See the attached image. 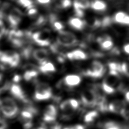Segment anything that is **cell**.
Instances as JSON below:
<instances>
[{"instance_id": "24", "label": "cell", "mask_w": 129, "mask_h": 129, "mask_svg": "<svg viewBox=\"0 0 129 129\" xmlns=\"http://www.w3.org/2000/svg\"><path fill=\"white\" fill-rule=\"evenodd\" d=\"M38 75V71L34 68L28 69L25 71L24 74V78L26 81H30V80L35 79L37 77Z\"/></svg>"}, {"instance_id": "27", "label": "cell", "mask_w": 129, "mask_h": 129, "mask_svg": "<svg viewBox=\"0 0 129 129\" xmlns=\"http://www.w3.org/2000/svg\"><path fill=\"white\" fill-rule=\"evenodd\" d=\"M98 112L96 110H92V111L87 113L84 117L85 122L87 123L93 122L98 117Z\"/></svg>"}, {"instance_id": "13", "label": "cell", "mask_w": 129, "mask_h": 129, "mask_svg": "<svg viewBox=\"0 0 129 129\" xmlns=\"http://www.w3.org/2000/svg\"><path fill=\"white\" fill-rule=\"evenodd\" d=\"M97 41L101 49L104 50H110L114 45L112 38L108 35H102L98 37Z\"/></svg>"}, {"instance_id": "16", "label": "cell", "mask_w": 129, "mask_h": 129, "mask_svg": "<svg viewBox=\"0 0 129 129\" xmlns=\"http://www.w3.org/2000/svg\"><path fill=\"white\" fill-rule=\"evenodd\" d=\"M5 53L9 68H14L18 66L20 62L19 54L13 50H6Z\"/></svg>"}, {"instance_id": "21", "label": "cell", "mask_w": 129, "mask_h": 129, "mask_svg": "<svg viewBox=\"0 0 129 129\" xmlns=\"http://www.w3.org/2000/svg\"><path fill=\"white\" fill-rule=\"evenodd\" d=\"M113 20L118 24L129 26V15L123 11H119L114 14Z\"/></svg>"}, {"instance_id": "12", "label": "cell", "mask_w": 129, "mask_h": 129, "mask_svg": "<svg viewBox=\"0 0 129 129\" xmlns=\"http://www.w3.org/2000/svg\"><path fill=\"white\" fill-rule=\"evenodd\" d=\"M57 111L54 105H49L46 107L43 112V120L47 123L54 122L57 118Z\"/></svg>"}, {"instance_id": "11", "label": "cell", "mask_w": 129, "mask_h": 129, "mask_svg": "<svg viewBox=\"0 0 129 129\" xmlns=\"http://www.w3.org/2000/svg\"><path fill=\"white\" fill-rule=\"evenodd\" d=\"M91 4L89 0H73V8L77 17H83L84 10L88 9L91 6Z\"/></svg>"}, {"instance_id": "15", "label": "cell", "mask_w": 129, "mask_h": 129, "mask_svg": "<svg viewBox=\"0 0 129 129\" xmlns=\"http://www.w3.org/2000/svg\"><path fill=\"white\" fill-rule=\"evenodd\" d=\"M63 81L66 86L72 88L79 86L81 83V78L77 75L69 74L64 77Z\"/></svg>"}, {"instance_id": "30", "label": "cell", "mask_w": 129, "mask_h": 129, "mask_svg": "<svg viewBox=\"0 0 129 129\" xmlns=\"http://www.w3.org/2000/svg\"><path fill=\"white\" fill-rule=\"evenodd\" d=\"M121 72L129 77V59L121 64Z\"/></svg>"}, {"instance_id": "3", "label": "cell", "mask_w": 129, "mask_h": 129, "mask_svg": "<svg viewBox=\"0 0 129 129\" xmlns=\"http://www.w3.org/2000/svg\"><path fill=\"white\" fill-rule=\"evenodd\" d=\"M52 96V90L50 85L41 82L36 85L34 92V98L36 101H46Z\"/></svg>"}, {"instance_id": "17", "label": "cell", "mask_w": 129, "mask_h": 129, "mask_svg": "<svg viewBox=\"0 0 129 129\" xmlns=\"http://www.w3.org/2000/svg\"><path fill=\"white\" fill-rule=\"evenodd\" d=\"M10 92L14 98L24 102L27 101V98L25 92L19 85L13 84L10 87Z\"/></svg>"}, {"instance_id": "34", "label": "cell", "mask_w": 129, "mask_h": 129, "mask_svg": "<svg viewBox=\"0 0 129 129\" xmlns=\"http://www.w3.org/2000/svg\"><path fill=\"white\" fill-rule=\"evenodd\" d=\"M36 1L41 5H48L51 2V0H36Z\"/></svg>"}, {"instance_id": "23", "label": "cell", "mask_w": 129, "mask_h": 129, "mask_svg": "<svg viewBox=\"0 0 129 129\" xmlns=\"http://www.w3.org/2000/svg\"><path fill=\"white\" fill-rule=\"evenodd\" d=\"M92 9L96 11H103L107 9V5L106 2L100 0H94L91 4Z\"/></svg>"}, {"instance_id": "19", "label": "cell", "mask_w": 129, "mask_h": 129, "mask_svg": "<svg viewBox=\"0 0 129 129\" xmlns=\"http://www.w3.org/2000/svg\"><path fill=\"white\" fill-rule=\"evenodd\" d=\"M66 56L71 61H82L87 59V54L80 49H76L67 53Z\"/></svg>"}, {"instance_id": "28", "label": "cell", "mask_w": 129, "mask_h": 129, "mask_svg": "<svg viewBox=\"0 0 129 129\" xmlns=\"http://www.w3.org/2000/svg\"><path fill=\"white\" fill-rule=\"evenodd\" d=\"M110 72L119 74L121 72V64L116 62H110L108 64Z\"/></svg>"}, {"instance_id": "37", "label": "cell", "mask_w": 129, "mask_h": 129, "mask_svg": "<svg viewBox=\"0 0 129 129\" xmlns=\"http://www.w3.org/2000/svg\"><path fill=\"white\" fill-rule=\"evenodd\" d=\"M125 98H126V100H127V101H129V91L127 92L126 93Z\"/></svg>"}, {"instance_id": "32", "label": "cell", "mask_w": 129, "mask_h": 129, "mask_svg": "<svg viewBox=\"0 0 129 129\" xmlns=\"http://www.w3.org/2000/svg\"><path fill=\"white\" fill-rule=\"evenodd\" d=\"M6 32V28L5 26L4 22H2L1 19H0V39H1L2 36L5 34Z\"/></svg>"}, {"instance_id": "7", "label": "cell", "mask_w": 129, "mask_h": 129, "mask_svg": "<svg viewBox=\"0 0 129 129\" xmlns=\"http://www.w3.org/2000/svg\"><path fill=\"white\" fill-rule=\"evenodd\" d=\"M32 39L40 47H47L51 41V34L49 29H45L36 32L32 35Z\"/></svg>"}, {"instance_id": "40", "label": "cell", "mask_w": 129, "mask_h": 129, "mask_svg": "<svg viewBox=\"0 0 129 129\" xmlns=\"http://www.w3.org/2000/svg\"><path fill=\"white\" fill-rule=\"evenodd\" d=\"M100 1H104V2H105L106 1H107V0H100Z\"/></svg>"}, {"instance_id": "18", "label": "cell", "mask_w": 129, "mask_h": 129, "mask_svg": "<svg viewBox=\"0 0 129 129\" xmlns=\"http://www.w3.org/2000/svg\"><path fill=\"white\" fill-rule=\"evenodd\" d=\"M125 109H126V103L122 100H114L108 105V110L116 113L121 114Z\"/></svg>"}, {"instance_id": "20", "label": "cell", "mask_w": 129, "mask_h": 129, "mask_svg": "<svg viewBox=\"0 0 129 129\" xmlns=\"http://www.w3.org/2000/svg\"><path fill=\"white\" fill-rule=\"evenodd\" d=\"M68 24L72 28L78 31L82 30L86 25V22L79 17H73L68 20Z\"/></svg>"}, {"instance_id": "22", "label": "cell", "mask_w": 129, "mask_h": 129, "mask_svg": "<svg viewBox=\"0 0 129 129\" xmlns=\"http://www.w3.org/2000/svg\"><path fill=\"white\" fill-rule=\"evenodd\" d=\"M39 69L40 72L45 74H50L56 71V68L55 65L50 62H47L45 63L41 64Z\"/></svg>"}, {"instance_id": "36", "label": "cell", "mask_w": 129, "mask_h": 129, "mask_svg": "<svg viewBox=\"0 0 129 129\" xmlns=\"http://www.w3.org/2000/svg\"><path fill=\"white\" fill-rule=\"evenodd\" d=\"M71 129H85L84 127L81 125H76L72 126H70Z\"/></svg>"}, {"instance_id": "6", "label": "cell", "mask_w": 129, "mask_h": 129, "mask_svg": "<svg viewBox=\"0 0 129 129\" xmlns=\"http://www.w3.org/2000/svg\"><path fill=\"white\" fill-rule=\"evenodd\" d=\"M81 98L83 105L87 107H94L97 106L98 101V93L93 89L87 88L81 92Z\"/></svg>"}, {"instance_id": "14", "label": "cell", "mask_w": 129, "mask_h": 129, "mask_svg": "<svg viewBox=\"0 0 129 129\" xmlns=\"http://www.w3.org/2000/svg\"><path fill=\"white\" fill-rule=\"evenodd\" d=\"M33 57L34 59L39 63L40 65L48 62V58L49 57L48 51L43 48H38L34 50Z\"/></svg>"}, {"instance_id": "31", "label": "cell", "mask_w": 129, "mask_h": 129, "mask_svg": "<svg viewBox=\"0 0 129 129\" xmlns=\"http://www.w3.org/2000/svg\"><path fill=\"white\" fill-rule=\"evenodd\" d=\"M105 129H122L120 126L113 122H109L105 125Z\"/></svg>"}, {"instance_id": "2", "label": "cell", "mask_w": 129, "mask_h": 129, "mask_svg": "<svg viewBox=\"0 0 129 129\" xmlns=\"http://www.w3.org/2000/svg\"><path fill=\"white\" fill-rule=\"evenodd\" d=\"M119 74L110 72L103 79L102 83V90L108 94L114 93L117 88L119 87Z\"/></svg>"}, {"instance_id": "35", "label": "cell", "mask_w": 129, "mask_h": 129, "mask_svg": "<svg viewBox=\"0 0 129 129\" xmlns=\"http://www.w3.org/2000/svg\"><path fill=\"white\" fill-rule=\"evenodd\" d=\"M123 49V51L125 52L126 54H129V43L124 45Z\"/></svg>"}, {"instance_id": "38", "label": "cell", "mask_w": 129, "mask_h": 129, "mask_svg": "<svg viewBox=\"0 0 129 129\" xmlns=\"http://www.w3.org/2000/svg\"><path fill=\"white\" fill-rule=\"evenodd\" d=\"M53 129H61V127L59 125H57L56 126H55L54 127L52 128Z\"/></svg>"}, {"instance_id": "29", "label": "cell", "mask_w": 129, "mask_h": 129, "mask_svg": "<svg viewBox=\"0 0 129 129\" xmlns=\"http://www.w3.org/2000/svg\"><path fill=\"white\" fill-rule=\"evenodd\" d=\"M18 2L20 6L27 9L33 8V0H18Z\"/></svg>"}, {"instance_id": "26", "label": "cell", "mask_w": 129, "mask_h": 129, "mask_svg": "<svg viewBox=\"0 0 129 129\" xmlns=\"http://www.w3.org/2000/svg\"><path fill=\"white\" fill-rule=\"evenodd\" d=\"M54 4L57 9H66L70 8L72 2L71 0H54Z\"/></svg>"}, {"instance_id": "8", "label": "cell", "mask_w": 129, "mask_h": 129, "mask_svg": "<svg viewBox=\"0 0 129 129\" xmlns=\"http://www.w3.org/2000/svg\"><path fill=\"white\" fill-rule=\"evenodd\" d=\"M105 69L103 64L98 61H93L87 69L85 75L89 77L95 78H100L104 74Z\"/></svg>"}, {"instance_id": "1", "label": "cell", "mask_w": 129, "mask_h": 129, "mask_svg": "<svg viewBox=\"0 0 129 129\" xmlns=\"http://www.w3.org/2000/svg\"><path fill=\"white\" fill-rule=\"evenodd\" d=\"M0 109L4 116L9 118L15 117L18 112L17 103L11 98H5L0 100Z\"/></svg>"}, {"instance_id": "25", "label": "cell", "mask_w": 129, "mask_h": 129, "mask_svg": "<svg viewBox=\"0 0 129 129\" xmlns=\"http://www.w3.org/2000/svg\"><path fill=\"white\" fill-rule=\"evenodd\" d=\"M50 22L52 28L55 31H58L59 32L63 31L64 27L63 23L57 20L56 18L54 16H51V17L50 18Z\"/></svg>"}, {"instance_id": "33", "label": "cell", "mask_w": 129, "mask_h": 129, "mask_svg": "<svg viewBox=\"0 0 129 129\" xmlns=\"http://www.w3.org/2000/svg\"><path fill=\"white\" fill-rule=\"evenodd\" d=\"M38 13V11L36 10V9H35L34 8H31L30 9H28V14L29 16L30 17H34V16H35L36 14H37Z\"/></svg>"}, {"instance_id": "5", "label": "cell", "mask_w": 129, "mask_h": 129, "mask_svg": "<svg viewBox=\"0 0 129 129\" xmlns=\"http://www.w3.org/2000/svg\"><path fill=\"white\" fill-rule=\"evenodd\" d=\"M79 107V103L74 99H68L61 103L60 108L64 118H70Z\"/></svg>"}, {"instance_id": "10", "label": "cell", "mask_w": 129, "mask_h": 129, "mask_svg": "<svg viewBox=\"0 0 129 129\" xmlns=\"http://www.w3.org/2000/svg\"><path fill=\"white\" fill-rule=\"evenodd\" d=\"M22 13L17 8H13L8 15V20L11 27L15 28L20 24L22 19Z\"/></svg>"}, {"instance_id": "39", "label": "cell", "mask_w": 129, "mask_h": 129, "mask_svg": "<svg viewBox=\"0 0 129 129\" xmlns=\"http://www.w3.org/2000/svg\"><path fill=\"white\" fill-rule=\"evenodd\" d=\"M34 129H46V128L43 127H36Z\"/></svg>"}, {"instance_id": "4", "label": "cell", "mask_w": 129, "mask_h": 129, "mask_svg": "<svg viewBox=\"0 0 129 129\" xmlns=\"http://www.w3.org/2000/svg\"><path fill=\"white\" fill-rule=\"evenodd\" d=\"M57 43L64 47H72L77 45V39L75 34L69 31H62L57 35Z\"/></svg>"}, {"instance_id": "9", "label": "cell", "mask_w": 129, "mask_h": 129, "mask_svg": "<svg viewBox=\"0 0 129 129\" xmlns=\"http://www.w3.org/2000/svg\"><path fill=\"white\" fill-rule=\"evenodd\" d=\"M36 110L33 107H28L23 110L20 116L22 121L24 123V127L25 129H29L32 126V119L34 115L35 114Z\"/></svg>"}]
</instances>
